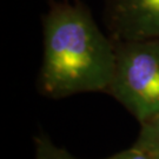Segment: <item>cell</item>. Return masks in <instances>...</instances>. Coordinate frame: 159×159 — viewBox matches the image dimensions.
Returning a JSON list of instances; mask_svg holds the SVG:
<instances>
[{
  "label": "cell",
  "mask_w": 159,
  "mask_h": 159,
  "mask_svg": "<svg viewBox=\"0 0 159 159\" xmlns=\"http://www.w3.org/2000/svg\"><path fill=\"white\" fill-rule=\"evenodd\" d=\"M41 93L60 99L78 93H107L116 63V41L99 29L80 2L52 1L43 17Z\"/></svg>",
  "instance_id": "obj_1"
},
{
  "label": "cell",
  "mask_w": 159,
  "mask_h": 159,
  "mask_svg": "<svg viewBox=\"0 0 159 159\" xmlns=\"http://www.w3.org/2000/svg\"><path fill=\"white\" fill-rule=\"evenodd\" d=\"M105 23L114 41L159 37V0H107Z\"/></svg>",
  "instance_id": "obj_3"
},
{
  "label": "cell",
  "mask_w": 159,
  "mask_h": 159,
  "mask_svg": "<svg viewBox=\"0 0 159 159\" xmlns=\"http://www.w3.org/2000/svg\"><path fill=\"white\" fill-rule=\"evenodd\" d=\"M132 146L144 151L153 159H159V116L140 123V130Z\"/></svg>",
  "instance_id": "obj_4"
},
{
  "label": "cell",
  "mask_w": 159,
  "mask_h": 159,
  "mask_svg": "<svg viewBox=\"0 0 159 159\" xmlns=\"http://www.w3.org/2000/svg\"><path fill=\"white\" fill-rule=\"evenodd\" d=\"M104 159H153V158L150 157L148 153H145L142 150L132 146V148H127V150L120 151L118 153H116L113 156H111V157H107V158H104Z\"/></svg>",
  "instance_id": "obj_6"
},
{
  "label": "cell",
  "mask_w": 159,
  "mask_h": 159,
  "mask_svg": "<svg viewBox=\"0 0 159 159\" xmlns=\"http://www.w3.org/2000/svg\"><path fill=\"white\" fill-rule=\"evenodd\" d=\"M34 159H75L64 148L56 146L46 137L35 138V154Z\"/></svg>",
  "instance_id": "obj_5"
},
{
  "label": "cell",
  "mask_w": 159,
  "mask_h": 159,
  "mask_svg": "<svg viewBox=\"0 0 159 159\" xmlns=\"http://www.w3.org/2000/svg\"><path fill=\"white\" fill-rule=\"evenodd\" d=\"M107 93L139 124L159 116V37L116 41Z\"/></svg>",
  "instance_id": "obj_2"
}]
</instances>
